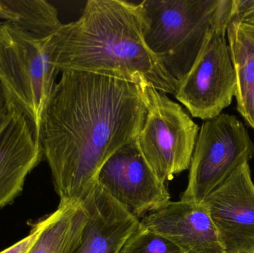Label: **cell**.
Listing matches in <instances>:
<instances>
[{"label": "cell", "mask_w": 254, "mask_h": 253, "mask_svg": "<svg viewBox=\"0 0 254 253\" xmlns=\"http://www.w3.org/2000/svg\"><path fill=\"white\" fill-rule=\"evenodd\" d=\"M8 111L9 103L0 86V126H1L6 116L8 114Z\"/></svg>", "instance_id": "obj_19"}, {"label": "cell", "mask_w": 254, "mask_h": 253, "mask_svg": "<svg viewBox=\"0 0 254 253\" xmlns=\"http://www.w3.org/2000/svg\"><path fill=\"white\" fill-rule=\"evenodd\" d=\"M227 39L237 79V109L254 129V25L231 21Z\"/></svg>", "instance_id": "obj_13"}, {"label": "cell", "mask_w": 254, "mask_h": 253, "mask_svg": "<svg viewBox=\"0 0 254 253\" xmlns=\"http://www.w3.org/2000/svg\"><path fill=\"white\" fill-rule=\"evenodd\" d=\"M146 115L136 85L85 71L62 72L40 132L60 204L83 202L106 161L135 141Z\"/></svg>", "instance_id": "obj_1"}, {"label": "cell", "mask_w": 254, "mask_h": 253, "mask_svg": "<svg viewBox=\"0 0 254 253\" xmlns=\"http://www.w3.org/2000/svg\"><path fill=\"white\" fill-rule=\"evenodd\" d=\"M86 221L81 203L60 204L29 253H75Z\"/></svg>", "instance_id": "obj_14"}, {"label": "cell", "mask_w": 254, "mask_h": 253, "mask_svg": "<svg viewBox=\"0 0 254 253\" xmlns=\"http://www.w3.org/2000/svg\"><path fill=\"white\" fill-rule=\"evenodd\" d=\"M140 224L183 253H227L207 205L170 202L145 215Z\"/></svg>", "instance_id": "obj_10"}, {"label": "cell", "mask_w": 254, "mask_h": 253, "mask_svg": "<svg viewBox=\"0 0 254 253\" xmlns=\"http://www.w3.org/2000/svg\"><path fill=\"white\" fill-rule=\"evenodd\" d=\"M87 221L74 253H120L140 220L99 184L81 202Z\"/></svg>", "instance_id": "obj_11"}, {"label": "cell", "mask_w": 254, "mask_h": 253, "mask_svg": "<svg viewBox=\"0 0 254 253\" xmlns=\"http://www.w3.org/2000/svg\"><path fill=\"white\" fill-rule=\"evenodd\" d=\"M50 37L40 38L14 24L0 22V86L40 142L43 116L59 73L52 62Z\"/></svg>", "instance_id": "obj_4"}, {"label": "cell", "mask_w": 254, "mask_h": 253, "mask_svg": "<svg viewBox=\"0 0 254 253\" xmlns=\"http://www.w3.org/2000/svg\"><path fill=\"white\" fill-rule=\"evenodd\" d=\"M43 149L23 114L9 104L0 126V208L21 191L27 175L41 161Z\"/></svg>", "instance_id": "obj_12"}, {"label": "cell", "mask_w": 254, "mask_h": 253, "mask_svg": "<svg viewBox=\"0 0 254 253\" xmlns=\"http://www.w3.org/2000/svg\"><path fill=\"white\" fill-rule=\"evenodd\" d=\"M52 214L34 224L30 234L16 245L0 253H29L40 234L52 220Z\"/></svg>", "instance_id": "obj_17"}, {"label": "cell", "mask_w": 254, "mask_h": 253, "mask_svg": "<svg viewBox=\"0 0 254 253\" xmlns=\"http://www.w3.org/2000/svg\"><path fill=\"white\" fill-rule=\"evenodd\" d=\"M146 108L136 142L146 161L164 183L189 169L199 127L177 102L143 80L135 84Z\"/></svg>", "instance_id": "obj_5"}, {"label": "cell", "mask_w": 254, "mask_h": 253, "mask_svg": "<svg viewBox=\"0 0 254 253\" xmlns=\"http://www.w3.org/2000/svg\"><path fill=\"white\" fill-rule=\"evenodd\" d=\"M0 19L40 38L52 37L62 25L56 7L45 0H0Z\"/></svg>", "instance_id": "obj_15"}, {"label": "cell", "mask_w": 254, "mask_h": 253, "mask_svg": "<svg viewBox=\"0 0 254 253\" xmlns=\"http://www.w3.org/2000/svg\"><path fill=\"white\" fill-rule=\"evenodd\" d=\"M145 41L169 74L180 80L192 68L207 36L234 17V0H143Z\"/></svg>", "instance_id": "obj_3"}, {"label": "cell", "mask_w": 254, "mask_h": 253, "mask_svg": "<svg viewBox=\"0 0 254 253\" xmlns=\"http://www.w3.org/2000/svg\"><path fill=\"white\" fill-rule=\"evenodd\" d=\"M97 183L140 218L170 202L165 183L155 175L135 141L113 154L101 167Z\"/></svg>", "instance_id": "obj_8"}, {"label": "cell", "mask_w": 254, "mask_h": 253, "mask_svg": "<svg viewBox=\"0 0 254 253\" xmlns=\"http://www.w3.org/2000/svg\"><path fill=\"white\" fill-rule=\"evenodd\" d=\"M254 157V143L235 115L222 113L204 120L200 128L190 166L184 202L203 203L231 174Z\"/></svg>", "instance_id": "obj_6"}, {"label": "cell", "mask_w": 254, "mask_h": 253, "mask_svg": "<svg viewBox=\"0 0 254 253\" xmlns=\"http://www.w3.org/2000/svg\"><path fill=\"white\" fill-rule=\"evenodd\" d=\"M231 21L224 19L211 30L192 68L178 81L174 96L193 117L214 118L235 98L237 79L227 39Z\"/></svg>", "instance_id": "obj_7"}, {"label": "cell", "mask_w": 254, "mask_h": 253, "mask_svg": "<svg viewBox=\"0 0 254 253\" xmlns=\"http://www.w3.org/2000/svg\"><path fill=\"white\" fill-rule=\"evenodd\" d=\"M120 253H183L174 244L140 224Z\"/></svg>", "instance_id": "obj_16"}, {"label": "cell", "mask_w": 254, "mask_h": 253, "mask_svg": "<svg viewBox=\"0 0 254 253\" xmlns=\"http://www.w3.org/2000/svg\"><path fill=\"white\" fill-rule=\"evenodd\" d=\"M204 203L227 253H254V184L249 162L240 165Z\"/></svg>", "instance_id": "obj_9"}, {"label": "cell", "mask_w": 254, "mask_h": 253, "mask_svg": "<svg viewBox=\"0 0 254 253\" xmlns=\"http://www.w3.org/2000/svg\"><path fill=\"white\" fill-rule=\"evenodd\" d=\"M147 21L141 4L89 0L77 20L62 24L49 39L59 72L80 71L137 84L146 80L174 95L178 81L145 41Z\"/></svg>", "instance_id": "obj_2"}, {"label": "cell", "mask_w": 254, "mask_h": 253, "mask_svg": "<svg viewBox=\"0 0 254 253\" xmlns=\"http://www.w3.org/2000/svg\"><path fill=\"white\" fill-rule=\"evenodd\" d=\"M232 20L254 25V0H234Z\"/></svg>", "instance_id": "obj_18"}]
</instances>
